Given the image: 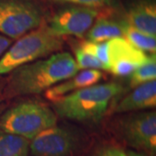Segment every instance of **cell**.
Listing matches in <instances>:
<instances>
[{"label": "cell", "instance_id": "cell-1", "mask_svg": "<svg viewBox=\"0 0 156 156\" xmlns=\"http://www.w3.org/2000/svg\"><path fill=\"white\" fill-rule=\"evenodd\" d=\"M75 58L69 52H56L15 69L6 80L4 98L44 92L78 73Z\"/></svg>", "mask_w": 156, "mask_h": 156}, {"label": "cell", "instance_id": "cell-2", "mask_svg": "<svg viewBox=\"0 0 156 156\" xmlns=\"http://www.w3.org/2000/svg\"><path fill=\"white\" fill-rule=\"evenodd\" d=\"M122 86L115 83L95 84L79 89L54 101L56 115L77 122H97L107 111Z\"/></svg>", "mask_w": 156, "mask_h": 156}, {"label": "cell", "instance_id": "cell-3", "mask_svg": "<svg viewBox=\"0 0 156 156\" xmlns=\"http://www.w3.org/2000/svg\"><path fill=\"white\" fill-rule=\"evenodd\" d=\"M63 46L62 39L51 32L48 25L24 34L0 58V76L11 73L15 69L59 52Z\"/></svg>", "mask_w": 156, "mask_h": 156}, {"label": "cell", "instance_id": "cell-4", "mask_svg": "<svg viewBox=\"0 0 156 156\" xmlns=\"http://www.w3.org/2000/svg\"><path fill=\"white\" fill-rule=\"evenodd\" d=\"M56 116L44 103L27 101L3 112L0 130L31 140L44 130L56 126Z\"/></svg>", "mask_w": 156, "mask_h": 156}, {"label": "cell", "instance_id": "cell-5", "mask_svg": "<svg viewBox=\"0 0 156 156\" xmlns=\"http://www.w3.org/2000/svg\"><path fill=\"white\" fill-rule=\"evenodd\" d=\"M42 11L31 0H0V33L18 39L42 23Z\"/></svg>", "mask_w": 156, "mask_h": 156}, {"label": "cell", "instance_id": "cell-6", "mask_svg": "<svg viewBox=\"0 0 156 156\" xmlns=\"http://www.w3.org/2000/svg\"><path fill=\"white\" fill-rule=\"evenodd\" d=\"M122 134L128 145L154 154L156 152V112L148 111L128 117L122 123Z\"/></svg>", "mask_w": 156, "mask_h": 156}, {"label": "cell", "instance_id": "cell-7", "mask_svg": "<svg viewBox=\"0 0 156 156\" xmlns=\"http://www.w3.org/2000/svg\"><path fill=\"white\" fill-rule=\"evenodd\" d=\"M77 146L76 134L56 125L44 130L30 141V152L33 156H70Z\"/></svg>", "mask_w": 156, "mask_h": 156}, {"label": "cell", "instance_id": "cell-8", "mask_svg": "<svg viewBox=\"0 0 156 156\" xmlns=\"http://www.w3.org/2000/svg\"><path fill=\"white\" fill-rule=\"evenodd\" d=\"M98 13L95 8L79 5L67 7L56 12L48 27L58 37H82L92 26Z\"/></svg>", "mask_w": 156, "mask_h": 156}, {"label": "cell", "instance_id": "cell-9", "mask_svg": "<svg viewBox=\"0 0 156 156\" xmlns=\"http://www.w3.org/2000/svg\"><path fill=\"white\" fill-rule=\"evenodd\" d=\"M108 70L117 76H127L147 59L142 50L130 44L123 37L107 41Z\"/></svg>", "mask_w": 156, "mask_h": 156}, {"label": "cell", "instance_id": "cell-10", "mask_svg": "<svg viewBox=\"0 0 156 156\" xmlns=\"http://www.w3.org/2000/svg\"><path fill=\"white\" fill-rule=\"evenodd\" d=\"M102 76L103 74L98 69H85L47 89L44 93L45 97L54 102L79 89L97 84Z\"/></svg>", "mask_w": 156, "mask_h": 156}, {"label": "cell", "instance_id": "cell-11", "mask_svg": "<svg viewBox=\"0 0 156 156\" xmlns=\"http://www.w3.org/2000/svg\"><path fill=\"white\" fill-rule=\"evenodd\" d=\"M155 106L156 82L154 80L135 87V89L118 102L113 112L121 114L153 108Z\"/></svg>", "mask_w": 156, "mask_h": 156}, {"label": "cell", "instance_id": "cell-12", "mask_svg": "<svg viewBox=\"0 0 156 156\" xmlns=\"http://www.w3.org/2000/svg\"><path fill=\"white\" fill-rule=\"evenodd\" d=\"M125 22L143 33L156 37L155 3L141 0L134 4L128 9Z\"/></svg>", "mask_w": 156, "mask_h": 156}, {"label": "cell", "instance_id": "cell-13", "mask_svg": "<svg viewBox=\"0 0 156 156\" xmlns=\"http://www.w3.org/2000/svg\"><path fill=\"white\" fill-rule=\"evenodd\" d=\"M120 37H122V23L104 17L97 19L87 34L88 41L94 43H103Z\"/></svg>", "mask_w": 156, "mask_h": 156}, {"label": "cell", "instance_id": "cell-14", "mask_svg": "<svg viewBox=\"0 0 156 156\" xmlns=\"http://www.w3.org/2000/svg\"><path fill=\"white\" fill-rule=\"evenodd\" d=\"M30 140L0 130V156H28Z\"/></svg>", "mask_w": 156, "mask_h": 156}, {"label": "cell", "instance_id": "cell-15", "mask_svg": "<svg viewBox=\"0 0 156 156\" xmlns=\"http://www.w3.org/2000/svg\"><path fill=\"white\" fill-rule=\"evenodd\" d=\"M122 36L130 44L142 50L150 52L151 54L156 51V37L149 36L134 29L126 22L122 23Z\"/></svg>", "mask_w": 156, "mask_h": 156}, {"label": "cell", "instance_id": "cell-16", "mask_svg": "<svg viewBox=\"0 0 156 156\" xmlns=\"http://www.w3.org/2000/svg\"><path fill=\"white\" fill-rule=\"evenodd\" d=\"M156 78V56L155 53L147 56V61L131 74L130 86L135 88L140 84L154 81Z\"/></svg>", "mask_w": 156, "mask_h": 156}, {"label": "cell", "instance_id": "cell-17", "mask_svg": "<svg viewBox=\"0 0 156 156\" xmlns=\"http://www.w3.org/2000/svg\"><path fill=\"white\" fill-rule=\"evenodd\" d=\"M76 63L78 69H104L106 67L96 57L92 56L88 52L84 51L81 48L76 50Z\"/></svg>", "mask_w": 156, "mask_h": 156}, {"label": "cell", "instance_id": "cell-18", "mask_svg": "<svg viewBox=\"0 0 156 156\" xmlns=\"http://www.w3.org/2000/svg\"><path fill=\"white\" fill-rule=\"evenodd\" d=\"M82 50L91 54L92 56L96 57L99 61L106 67L108 70V47L107 42L103 43H94L90 41H86L82 44Z\"/></svg>", "mask_w": 156, "mask_h": 156}, {"label": "cell", "instance_id": "cell-19", "mask_svg": "<svg viewBox=\"0 0 156 156\" xmlns=\"http://www.w3.org/2000/svg\"><path fill=\"white\" fill-rule=\"evenodd\" d=\"M50 1L68 3V4H73L79 6H85L90 8H96V7L108 5L112 0H50Z\"/></svg>", "mask_w": 156, "mask_h": 156}, {"label": "cell", "instance_id": "cell-20", "mask_svg": "<svg viewBox=\"0 0 156 156\" xmlns=\"http://www.w3.org/2000/svg\"><path fill=\"white\" fill-rule=\"evenodd\" d=\"M95 156H128L122 149L116 147H106L101 149Z\"/></svg>", "mask_w": 156, "mask_h": 156}, {"label": "cell", "instance_id": "cell-21", "mask_svg": "<svg viewBox=\"0 0 156 156\" xmlns=\"http://www.w3.org/2000/svg\"><path fill=\"white\" fill-rule=\"evenodd\" d=\"M11 44V39L0 34V58Z\"/></svg>", "mask_w": 156, "mask_h": 156}, {"label": "cell", "instance_id": "cell-22", "mask_svg": "<svg viewBox=\"0 0 156 156\" xmlns=\"http://www.w3.org/2000/svg\"><path fill=\"white\" fill-rule=\"evenodd\" d=\"M6 84V80L3 79V78H0V102L4 100V89L5 87Z\"/></svg>", "mask_w": 156, "mask_h": 156}, {"label": "cell", "instance_id": "cell-23", "mask_svg": "<svg viewBox=\"0 0 156 156\" xmlns=\"http://www.w3.org/2000/svg\"><path fill=\"white\" fill-rule=\"evenodd\" d=\"M127 155L128 156H147L142 154V153H140V152H136V151H128L127 153Z\"/></svg>", "mask_w": 156, "mask_h": 156}, {"label": "cell", "instance_id": "cell-24", "mask_svg": "<svg viewBox=\"0 0 156 156\" xmlns=\"http://www.w3.org/2000/svg\"><path fill=\"white\" fill-rule=\"evenodd\" d=\"M5 108H6L5 104H3V103L1 104V103H0V115H1V114H2L3 112L5 111Z\"/></svg>", "mask_w": 156, "mask_h": 156}]
</instances>
